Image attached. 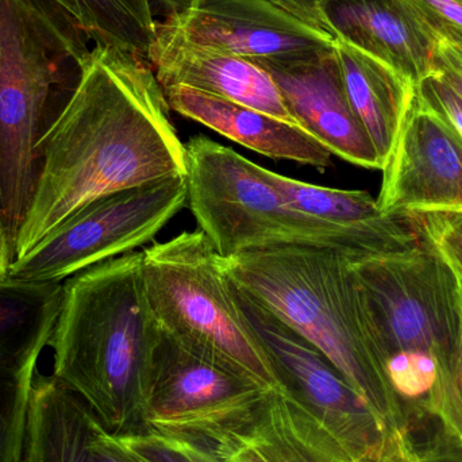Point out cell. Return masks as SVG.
<instances>
[{"instance_id":"obj_30","label":"cell","mask_w":462,"mask_h":462,"mask_svg":"<svg viewBox=\"0 0 462 462\" xmlns=\"http://www.w3.org/2000/svg\"><path fill=\"white\" fill-rule=\"evenodd\" d=\"M426 26H448L462 32V0H403Z\"/></svg>"},{"instance_id":"obj_11","label":"cell","mask_w":462,"mask_h":462,"mask_svg":"<svg viewBox=\"0 0 462 462\" xmlns=\"http://www.w3.org/2000/svg\"><path fill=\"white\" fill-rule=\"evenodd\" d=\"M382 171L380 213L462 214V133L420 91Z\"/></svg>"},{"instance_id":"obj_21","label":"cell","mask_w":462,"mask_h":462,"mask_svg":"<svg viewBox=\"0 0 462 462\" xmlns=\"http://www.w3.org/2000/svg\"><path fill=\"white\" fill-rule=\"evenodd\" d=\"M81 45L110 46L148 59L156 37L152 0H30Z\"/></svg>"},{"instance_id":"obj_13","label":"cell","mask_w":462,"mask_h":462,"mask_svg":"<svg viewBox=\"0 0 462 462\" xmlns=\"http://www.w3.org/2000/svg\"><path fill=\"white\" fill-rule=\"evenodd\" d=\"M254 62L272 76L299 126L333 156L366 170H383L376 149L347 99L334 42L304 56Z\"/></svg>"},{"instance_id":"obj_22","label":"cell","mask_w":462,"mask_h":462,"mask_svg":"<svg viewBox=\"0 0 462 462\" xmlns=\"http://www.w3.org/2000/svg\"><path fill=\"white\" fill-rule=\"evenodd\" d=\"M35 374L37 368L15 363L0 349V462H22Z\"/></svg>"},{"instance_id":"obj_8","label":"cell","mask_w":462,"mask_h":462,"mask_svg":"<svg viewBox=\"0 0 462 462\" xmlns=\"http://www.w3.org/2000/svg\"><path fill=\"white\" fill-rule=\"evenodd\" d=\"M390 355L428 353L439 371L457 349L460 284L447 258L429 241L382 257L352 260Z\"/></svg>"},{"instance_id":"obj_32","label":"cell","mask_w":462,"mask_h":462,"mask_svg":"<svg viewBox=\"0 0 462 462\" xmlns=\"http://www.w3.org/2000/svg\"><path fill=\"white\" fill-rule=\"evenodd\" d=\"M366 462H420V453L407 436V431H399L388 439L379 455Z\"/></svg>"},{"instance_id":"obj_26","label":"cell","mask_w":462,"mask_h":462,"mask_svg":"<svg viewBox=\"0 0 462 462\" xmlns=\"http://www.w3.org/2000/svg\"><path fill=\"white\" fill-rule=\"evenodd\" d=\"M426 238L462 274V214H415Z\"/></svg>"},{"instance_id":"obj_10","label":"cell","mask_w":462,"mask_h":462,"mask_svg":"<svg viewBox=\"0 0 462 462\" xmlns=\"http://www.w3.org/2000/svg\"><path fill=\"white\" fill-rule=\"evenodd\" d=\"M229 282L285 393L337 439L352 462L376 457L393 434L360 393L317 346Z\"/></svg>"},{"instance_id":"obj_19","label":"cell","mask_w":462,"mask_h":462,"mask_svg":"<svg viewBox=\"0 0 462 462\" xmlns=\"http://www.w3.org/2000/svg\"><path fill=\"white\" fill-rule=\"evenodd\" d=\"M219 453L231 462H352L337 439L285 391H272L252 422Z\"/></svg>"},{"instance_id":"obj_20","label":"cell","mask_w":462,"mask_h":462,"mask_svg":"<svg viewBox=\"0 0 462 462\" xmlns=\"http://www.w3.org/2000/svg\"><path fill=\"white\" fill-rule=\"evenodd\" d=\"M347 99L384 168L418 86L382 60L334 40Z\"/></svg>"},{"instance_id":"obj_18","label":"cell","mask_w":462,"mask_h":462,"mask_svg":"<svg viewBox=\"0 0 462 462\" xmlns=\"http://www.w3.org/2000/svg\"><path fill=\"white\" fill-rule=\"evenodd\" d=\"M268 176L291 208L355 236L374 257L410 249L426 239L415 214H382L368 192L315 186L271 171Z\"/></svg>"},{"instance_id":"obj_14","label":"cell","mask_w":462,"mask_h":462,"mask_svg":"<svg viewBox=\"0 0 462 462\" xmlns=\"http://www.w3.org/2000/svg\"><path fill=\"white\" fill-rule=\"evenodd\" d=\"M148 61L162 88L189 87L298 125L272 76L252 60L191 42L157 22Z\"/></svg>"},{"instance_id":"obj_33","label":"cell","mask_w":462,"mask_h":462,"mask_svg":"<svg viewBox=\"0 0 462 462\" xmlns=\"http://www.w3.org/2000/svg\"><path fill=\"white\" fill-rule=\"evenodd\" d=\"M14 257L7 236L0 233V280L7 279Z\"/></svg>"},{"instance_id":"obj_29","label":"cell","mask_w":462,"mask_h":462,"mask_svg":"<svg viewBox=\"0 0 462 462\" xmlns=\"http://www.w3.org/2000/svg\"><path fill=\"white\" fill-rule=\"evenodd\" d=\"M420 97L430 103L437 110L448 116L452 124L462 133V97H458L447 83L437 78L429 76L418 86Z\"/></svg>"},{"instance_id":"obj_15","label":"cell","mask_w":462,"mask_h":462,"mask_svg":"<svg viewBox=\"0 0 462 462\" xmlns=\"http://www.w3.org/2000/svg\"><path fill=\"white\" fill-rule=\"evenodd\" d=\"M22 462H143L57 377L35 374Z\"/></svg>"},{"instance_id":"obj_5","label":"cell","mask_w":462,"mask_h":462,"mask_svg":"<svg viewBox=\"0 0 462 462\" xmlns=\"http://www.w3.org/2000/svg\"><path fill=\"white\" fill-rule=\"evenodd\" d=\"M187 203L222 258L279 245L338 250L371 258L363 242L285 202L268 170L205 135L186 143Z\"/></svg>"},{"instance_id":"obj_2","label":"cell","mask_w":462,"mask_h":462,"mask_svg":"<svg viewBox=\"0 0 462 462\" xmlns=\"http://www.w3.org/2000/svg\"><path fill=\"white\" fill-rule=\"evenodd\" d=\"M352 260L338 250L306 245L221 257L227 279L317 346L391 434L406 431L388 377L390 350Z\"/></svg>"},{"instance_id":"obj_27","label":"cell","mask_w":462,"mask_h":462,"mask_svg":"<svg viewBox=\"0 0 462 462\" xmlns=\"http://www.w3.org/2000/svg\"><path fill=\"white\" fill-rule=\"evenodd\" d=\"M428 27L434 35L431 75L441 79L462 97V32L439 24Z\"/></svg>"},{"instance_id":"obj_4","label":"cell","mask_w":462,"mask_h":462,"mask_svg":"<svg viewBox=\"0 0 462 462\" xmlns=\"http://www.w3.org/2000/svg\"><path fill=\"white\" fill-rule=\"evenodd\" d=\"M143 276L162 333L268 390L284 391L234 296L221 255L202 231H186L143 249Z\"/></svg>"},{"instance_id":"obj_9","label":"cell","mask_w":462,"mask_h":462,"mask_svg":"<svg viewBox=\"0 0 462 462\" xmlns=\"http://www.w3.org/2000/svg\"><path fill=\"white\" fill-rule=\"evenodd\" d=\"M271 393L252 377L162 333L143 428L203 442L219 452L252 422Z\"/></svg>"},{"instance_id":"obj_1","label":"cell","mask_w":462,"mask_h":462,"mask_svg":"<svg viewBox=\"0 0 462 462\" xmlns=\"http://www.w3.org/2000/svg\"><path fill=\"white\" fill-rule=\"evenodd\" d=\"M170 111L146 57L92 46L78 62L69 99L38 141L40 173L14 260L99 198L186 176V143Z\"/></svg>"},{"instance_id":"obj_34","label":"cell","mask_w":462,"mask_h":462,"mask_svg":"<svg viewBox=\"0 0 462 462\" xmlns=\"http://www.w3.org/2000/svg\"><path fill=\"white\" fill-rule=\"evenodd\" d=\"M0 233L5 234V225H3V216H2V189H0Z\"/></svg>"},{"instance_id":"obj_12","label":"cell","mask_w":462,"mask_h":462,"mask_svg":"<svg viewBox=\"0 0 462 462\" xmlns=\"http://www.w3.org/2000/svg\"><path fill=\"white\" fill-rule=\"evenodd\" d=\"M157 22L191 42L252 61L304 56L334 42L269 0H183L176 13Z\"/></svg>"},{"instance_id":"obj_6","label":"cell","mask_w":462,"mask_h":462,"mask_svg":"<svg viewBox=\"0 0 462 462\" xmlns=\"http://www.w3.org/2000/svg\"><path fill=\"white\" fill-rule=\"evenodd\" d=\"M89 51L30 0H0V187L7 199L34 191L38 141L60 62L78 64Z\"/></svg>"},{"instance_id":"obj_31","label":"cell","mask_w":462,"mask_h":462,"mask_svg":"<svg viewBox=\"0 0 462 462\" xmlns=\"http://www.w3.org/2000/svg\"><path fill=\"white\" fill-rule=\"evenodd\" d=\"M418 453L420 462H462V439L441 428Z\"/></svg>"},{"instance_id":"obj_7","label":"cell","mask_w":462,"mask_h":462,"mask_svg":"<svg viewBox=\"0 0 462 462\" xmlns=\"http://www.w3.org/2000/svg\"><path fill=\"white\" fill-rule=\"evenodd\" d=\"M186 205V176L106 195L84 206L23 257L14 260L7 277L64 282L97 263L137 252Z\"/></svg>"},{"instance_id":"obj_3","label":"cell","mask_w":462,"mask_h":462,"mask_svg":"<svg viewBox=\"0 0 462 462\" xmlns=\"http://www.w3.org/2000/svg\"><path fill=\"white\" fill-rule=\"evenodd\" d=\"M160 334L146 299L143 250L111 258L62 282L49 342L53 376L110 433H141Z\"/></svg>"},{"instance_id":"obj_16","label":"cell","mask_w":462,"mask_h":462,"mask_svg":"<svg viewBox=\"0 0 462 462\" xmlns=\"http://www.w3.org/2000/svg\"><path fill=\"white\" fill-rule=\"evenodd\" d=\"M328 34L420 86L433 73L434 35L403 0H318Z\"/></svg>"},{"instance_id":"obj_28","label":"cell","mask_w":462,"mask_h":462,"mask_svg":"<svg viewBox=\"0 0 462 462\" xmlns=\"http://www.w3.org/2000/svg\"><path fill=\"white\" fill-rule=\"evenodd\" d=\"M269 2L273 3L277 7L282 8L287 13L292 14L293 16L300 19L304 23L328 34L322 18H320L319 10H318V0H269ZM181 3H183V0H152L154 15L157 13L162 16V19L176 13Z\"/></svg>"},{"instance_id":"obj_25","label":"cell","mask_w":462,"mask_h":462,"mask_svg":"<svg viewBox=\"0 0 462 462\" xmlns=\"http://www.w3.org/2000/svg\"><path fill=\"white\" fill-rule=\"evenodd\" d=\"M387 371L395 393L407 399L430 393L439 377L436 360L422 352L395 353L388 360Z\"/></svg>"},{"instance_id":"obj_23","label":"cell","mask_w":462,"mask_h":462,"mask_svg":"<svg viewBox=\"0 0 462 462\" xmlns=\"http://www.w3.org/2000/svg\"><path fill=\"white\" fill-rule=\"evenodd\" d=\"M118 439L143 462H231L216 448L183 437L145 430Z\"/></svg>"},{"instance_id":"obj_24","label":"cell","mask_w":462,"mask_h":462,"mask_svg":"<svg viewBox=\"0 0 462 462\" xmlns=\"http://www.w3.org/2000/svg\"><path fill=\"white\" fill-rule=\"evenodd\" d=\"M452 266V265H450ZM460 284L461 325L457 349L447 368L439 371L436 384L429 393L426 407L441 420L445 430L462 439V274L456 271Z\"/></svg>"},{"instance_id":"obj_17","label":"cell","mask_w":462,"mask_h":462,"mask_svg":"<svg viewBox=\"0 0 462 462\" xmlns=\"http://www.w3.org/2000/svg\"><path fill=\"white\" fill-rule=\"evenodd\" d=\"M164 92L171 110L250 151L319 171L331 165L333 153L298 125L189 87H165Z\"/></svg>"}]
</instances>
